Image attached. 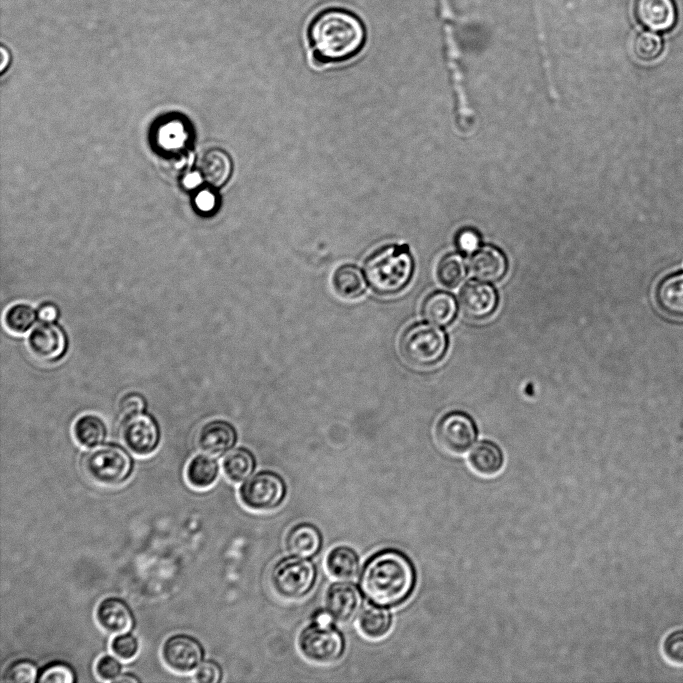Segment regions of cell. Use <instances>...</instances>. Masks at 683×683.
<instances>
[{
  "mask_svg": "<svg viewBox=\"0 0 683 683\" xmlns=\"http://www.w3.org/2000/svg\"><path fill=\"white\" fill-rule=\"evenodd\" d=\"M287 487L284 479L270 470L259 471L250 476L239 488L241 503L249 510L269 512L284 501Z\"/></svg>",
  "mask_w": 683,
  "mask_h": 683,
  "instance_id": "obj_8",
  "label": "cell"
},
{
  "mask_svg": "<svg viewBox=\"0 0 683 683\" xmlns=\"http://www.w3.org/2000/svg\"><path fill=\"white\" fill-rule=\"evenodd\" d=\"M359 557L349 546L338 545L332 548L325 558L328 574L338 580L354 579L359 572Z\"/></svg>",
  "mask_w": 683,
  "mask_h": 683,
  "instance_id": "obj_26",
  "label": "cell"
},
{
  "mask_svg": "<svg viewBox=\"0 0 683 683\" xmlns=\"http://www.w3.org/2000/svg\"><path fill=\"white\" fill-rule=\"evenodd\" d=\"M256 467L253 453L243 447L232 449L222 461V469L226 478L233 483L247 480Z\"/></svg>",
  "mask_w": 683,
  "mask_h": 683,
  "instance_id": "obj_29",
  "label": "cell"
},
{
  "mask_svg": "<svg viewBox=\"0 0 683 683\" xmlns=\"http://www.w3.org/2000/svg\"><path fill=\"white\" fill-rule=\"evenodd\" d=\"M114 682H118V683L141 682V678L132 672H122L121 675Z\"/></svg>",
  "mask_w": 683,
  "mask_h": 683,
  "instance_id": "obj_46",
  "label": "cell"
},
{
  "mask_svg": "<svg viewBox=\"0 0 683 683\" xmlns=\"http://www.w3.org/2000/svg\"><path fill=\"white\" fill-rule=\"evenodd\" d=\"M147 400L139 392L131 391L125 393L119 400V411L123 416L144 412L147 409Z\"/></svg>",
  "mask_w": 683,
  "mask_h": 683,
  "instance_id": "obj_39",
  "label": "cell"
},
{
  "mask_svg": "<svg viewBox=\"0 0 683 683\" xmlns=\"http://www.w3.org/2000/svg\"><path fill=\"white\" fill-rule=\"evenodd\" d=\"M362 592L350 582H335L325 594V611L332 620L347 623L354 619L363 604Z\"/></svg>",
  "mask_w": 683,
  "mask_h": 683,
  "instance_id": "obj_13",
  "label": "cell"
},
{
  "mask_svg": "<svg viewBox=\"0 0 683 683\" xmlns=\"http://www.w3.org/2000/svg\"><path fill=\"white\" fill-rule=\"evenodd\" d=\"M37 320L36 309L24 302L10 305L3 316L5 327L14 334H24L28 332Z\"/></svg>",
  "mask_w": 683,
  "mask_h": 683,
  "instance_id": "obj_30",
  "label": "cell"
},
{
  "mask_svg": "<svg viewBox=\"0 0 683 683\" xmlns=\"http://www.w3.org/2000/svg\"><path fill=\"white\" fill-rule=\"evenodd\" d=\"M441 3V17L444 21V31L446 34V43L448 47V57L450 61V65L453 68V70H457V58H458V52L456 48V44L454 41V36H453V28H452V12L451 8L449 5L448 0H440Z\"/></svg>",
  "mask_w": 683,
  "mask_h": 683,
  "instance_id": "obj_37",
  "label": "cell"
},
{
  "mask_svg": "<svg viewBox=\"0 0 683 683\" xmlns=\"http://www.w3.org/2000/svg\"><path fill=\"white\" fill-rule=\"evenodd\" d=\"M459 304L465 316L481 320L490 316L498 304L495 288L486 281L471 280L459 293Z\"/></svg>",
  "mask_w": 683,
  "mask_h": 683,
  "instance_id": "obj_14",
  "label": "cell"
},
{
  "mask_svg": "<svg viewBox=\"0 0 683 683\" xmlns=\"http://www.w3.org/2000/svg\"><path fill=\"white\" fill-rule=\"evenodd\" d=\"M414 273V260L406 244H387L364 261V275L370 289L379 296H393L404 290Z\"/></svg>",
  "mask_w": 683,
  "mask_h": 683,
  "instance_id": "obj_3",
  "label": "cell"
},
{
  "mask_svg": "<svg viewBox=\"0 0 683 683\" xmlns=\"http://www.w3.org/2000/svg\"><path fill=\"white\" fill-rule=\"evenodd\" d=\"M393 623L390 611L381 606L366 607L358 616L357 625L360 633L371 640L385 637L391 630Z\"/></svg>",
  "mask_w": 683,
  "mask_h": 683,
  "instance_id": "obj_28",
  "label": "cell"
},
{
  "mask_svg": "<svg viewBox=\"0 0 683 683\" xmlns=\"http://www.w3.org/2000/svg\"><path fill=\"white\" fill-rule=\"evenodd\" d=\"M38 673V666L33 660L19 658L11 661L5 667L1 681L3 683H35Z\"/></svg>",
  "mask_w": 683,
  "mask_h": 683,
  "instance_id": "obj_32",
  "label": "cell"
},
{
  "mask_svg": "<svg viewBox=\"0 0 683 683\" xmlns=\"http://www.w3.org/2000/svg\"><path fill=\"white\" fill-rule=\"evenodd\" d=\"M112 653L119 659L128 661L134 659L140 649L138 638L130 633L116 634L110 643Z\"/></svg>",
  "mask_w": 683,
  "mask_h": 683,
  "instance_id": "obj_35",
  "label": "cell"
},
{
  "mask_svg": "<svg viewBox=\"0 0 683 683\" xmlns=\"http://www.w3.org/2000/svg\"><path fill=\"white\" fill-rule=\"evenodd\" d=\"M197 207L204 212L214 209L216 205V196L209 190H202L195 198Z\"/></svg>",
  "mask_w": 683,
  "mask_h": 683,
  "instance_id": "obj_44",
  "label": "cell"
},
{
  "mask_svg": "<svg viewBox=\"0 0 683 683\" xmlns=\"http://www.w3.org/2000/svg\"><path fill=\"white\" fill-rule=\"evenodd\" d=\"M440 284L447 288L456 287L466 275V265L460 254L445 255L438 263L436 270Z\"/></svg>",
  "mask_w": 683,
  "mask_h": 683,
  "instance_id": "obj_31",
  "label": "cell"
},
{
  "mask_svg": "<svg viewBox=\"0 0 683 683\" xmlns=\"http://www.w3.org/2000/svg\"><path fill=\"white\" fill-rule=\"evenodd\" d=\"M469 269L476 278L482 281L496 282L507 272V259L500 249L492 245H484L472 255Z\"/></svg>",
  "mask_w": 683,
  "mask_h": 683,
  "instance_id": "obj_18",
  "label": "cell"
},
{
  "mask_svg": "<svg viewBox=\"0 0 683 683\" xmlns=\"http://www.w3.org/2000/svg\"><path fill=\"white\" fill-rule=\"evenodd\" d=\"M317 580V568L308 558L287 556L278 560L270 574L275 593L290 601L305 597Z\"/></svg>",
  "mask_w": 683,
  "mask_h": 683,
  "instance_id": "obj_7",
  "label": "cell"
},
{
  "mask_svg": "<svg viewBox=\"0 0 683 683\" xmlns=\"http://www.w3.org/2000/svg\"><path fill=\"white\" fill-rule=\"evenodd\" d=\"M331 620L326 611L318 613L314 621L300 632L298 648L306 660L327 665L338 661L344 654V637Z\"/></svg>",
  "mask_w": 683,
  "mask_h": 683,
  "instance_id": "obj_6",
  "label": "cell"
},
{
  "mask_svg": "<svg viewBox=\"0 0 683 683\" xmlns=\"http://www.w3.org/2000/svg\"><path fill=\"white\" fill-rule=\"evenodd\" d=\"M470 468L479 476L493 477L504 466V455L498 445L483 440L472 447L467 457Z\"/></svg>",
  "mask_w": 683,
  "mask_h": 683,
  "instance_id": "obj_20",
  "label": "cell"
},
{
  "mask_svg": "<svg viewBox=\"0 0 683 683\" xmlns=\"http://www.w3.org/2000/svg\"><path fill=\"white\" fill-rule=\"evenodd\" d=\"M219 464L209 454H197L187 463L185 478L194 489L205 490L214 485L219 476Z\"/></svg>",
  "mask_w": 683,
  "mask_h": 683,
  "instance_id": "obj_25",
  "label": "cell"
},
{
  "mask_svg": "<svg viewBox=\"0 0 683 683\" xmlns=\"http://www.w3.org/2000/svg\"><path fill=\"white\" fill-rule=\"evenodd\" d=\"M95 619L102 630L112 635L130 632L135 626L132 608L117 596L105 597L97 604Z\"/></svg>",
  "mask_w": 683,
  "mask_h": 683,
  "instance_id": "obj_16",
  "label": "cell"
},
{
  "mask_svg": "<svg viewBox=\"0 0 683 683\" xmlns=\"http://www.w3.org/2000/svg\"><path fill=\"white\" fill-rule=\"evenodd\" d=\"M285 545L291 555L311 558L321 549L322 535L315 525L302 522L294 525L288 531Z\"/></svg>",
  "mask_w": 683,
  "mask_h": 683,
  "instance_id": "obj_19",
  "label": "cell"
},
{
  "mask_svg": "<svg viewBox=\"0 0 683 683\" xmlns=\"http://www.w3.org/2000/svg\"><path fill=\"white\" fill-rule=\"evenodd\" d=\"M160 653L166 667L178 674L194 672L205 659V648L201 641L187 633L167 637Z\"/></svg>",
  "mask_w": 683,
  "mask_h": 683,
  "instance_id": "obj_10",
  "label": "cell"
},
{
  "mask_svg": "<svg viewBox=\"0 0 683 683\" xmlns=\"http://www.w3.org/2000/svg\"><path fill=\"white\" fill-rule=\"evenodd\" d=\"M222 678L223 670L214 660L203 661L193 672V680L199 683H219Z\"/></svg>",
  "mask_w": 683,
  "mask_h": 683,
  "instance_id": "obj_38",
  "label": "cell"
},
{
  "mask_svg": "<svg viewBox=\"0 0 683 683\" xmlns=\"http://www.w3.org/2000/svg\"><path fill=\"white\" fill-rule=\"evenodd\" d=\"M665 656L672 662L683 664V631L668 635L663 644Z\"/></svg>",
  "mask_w": 683,
  "mask_h": 683,
  "instance_id": "obj_40",
  "label": "cell"
},
{
  "mask_svg": "<svg viewBox=\"0 0 683 683\" xmlns=\"http://www.w3.org/2000/svg\"><path fill=\"white\" fill-rule=\"evenodd\" d=\"M313 60L318 64L341 63L364 47L366 30L353 12L339 7L319 11L307 28Z\"/></svg>",
  "mask_w": 683,
  "mask_h": 683,
  "instance_id": "obj_2",
  "label": "cell"
},
{
  "mask_svg": "<svg viewBox=\"0 0 683 683\" xmlns=\"http://www.w3.org/2000/svg\"><path fill=\"white\" fill-rule=\"evenodd\" d=\"M633 13L641 26L653 32L672 30L678 18L674 0H634Z\"/></svg>",
  "mask_w": 683,
  "mask_h": 683,
  "instance_id": "obj_15",
  "label": "cell"
},
{
  "mask_svg": "<svg viewBox=\"0 0 683 683\" xmlns=\"http://www.w3.org/2000/svg\"><path fill=\"white\" fill-rule=\"evenodd\" d=\"M27 346L32 355L46 363L62 360L69 349V337L58 322H40L29 333Z\"/></svg>",
  "mask_w": 683,
  "mask_h": 683,
  "instance_id": "obj_12",
  "label": "cell"
},
{
  "mask_svg": "<svg viewBox=\"0 0 683 683\" xmlns=\"http://www.w3.org/2000/svg\"><path fill=\"white\" fill-rule=\"evenodd\" d=\"M197 166L202 178L213 187L224 185L232 172L230 156L219 148H212L204 152Z\"/></svg>",
  "mask_w": 683,
  "mask_h": 683,
  "instance_id": "obj_21",
  "label": "cell"
},
{
  "mask_svg": "<svg viewBox=\"0 0 683 683\" xmlns=\"http://www.w3.org/2000/svg\"><path fill=\"white\" fill-rule=\"evenodd\" d=\"M1 63H0V71L4 72V70L7 68L10 62V53L5 47H1Z\"/></svg>",
  "mask_w": 683,
  "mask_h": 683,
  "instance_id": "obj_47",
  "label": "cell"
},
{
  "mask_svg": "<svg viewBox=\"0 0 683 683\" xmlns=\"http://www.w3.org/2000/svg\"><path fill=\"white\" fill-rule=\"evenodd\" d=\"M87 477L105 487H118L126 483L135 469L129 451L117 443H103L86 452L81 461Z\"/></svg>",
  "mask_w": 683,
  "mask_h": 683,
  "instance_id": "obj_4",
  "label": "cell"
},
{
  "mask_svg": "<svg viewBox=\"0 0 683 683\" xmlns=\"http://www.w3.org/2000/svg\"><path fill=\"white\" fill-rule=\"evenodd\" d=\"M36 311L40 322H57L61 315L59 306L52 301H43L38 305Z\"/></svg>",
  "mask_w": 683,
  "mask_h": 683,
  "instance_id": "obj_43",
  "label": "cell"
},
{
  "mask_svg": "<svg viewBox=\"0 0 683 683\" xmlns=\"http://www.w3.org/2000/svg\"><path fill=\"white\" fill-rule=\"evenodd\" d=\"M201 177L197 172L190 173L184 178L183 184L186 188H194L201 183Z\"/></svg>",
  "mask_w": 683,
  "mask_h": 683,
  "instance_id": "obj_45",
  "label": "cell"
},
{
  "mask_svg": "<svg viewBox=\"0 0 683 683\" xmlns=\"http://www.w3.org/2000/svg\"><path fill=\"white\" fill-rule=\"evenodd\" d=\"M421 313L432 324L438 326L449 325L457 314L456 299L448 292L434 291L425 297Z\"/></svg>",
  "mask_w": 683,
  "mask_h": 683,
  "instance_id": "obj_22",
  "label": "cell"
},
{
  "mask_svg": "<svg viewBox=\"0 0 683 683\" xmlns=\"http://www.w3.org/2000/svg\"><path fill=\"white\" fill-rule=\"evenodd\" d=\"M477 438V427L464 412L445 414L436 426V439L443 450L451 454L466 452Z\"/></svg>",
  "mask_w": 683,
  "mask_h": 683,
  "instance_id": "obj_11",
  "label": "cell"
},
{
  "mask_svg": "<svg viewBox=\"0 0 683 683\" xmlns=\"http://www.w3.org/2000/svg\"><path fill=\"white\" fill-rule=\"evenodd\" d=\"M120 660L110 654L100 656L94 667L97 677L103 681L114 682L122 673L123 665Z\"/></svg>",
  "mask_w": 683,
  "mask_h": 683,
  "instance_id": "obj_36",
  "label": "cell"
},
{
  "mask_svg": "<svg viewBox=\"0 0 683 683\" xmlns=\"http://www.w3.org/2000/svg\"><path fill=\"white\" fill-rule=\"evenodd\" d=\"M365 275L354 264L339 266L332 275L334 291L343 299L355 300L366 292Z\"/></svg>",
  "mask_w": 683,
  "mask_h": 683,
  "instance_id": "obj_24",
  "label": "cell"
},
{
  "mask_svg": "<svg viewBox=\"0 0 683 683\" xmlns=\"http://www.w3.org/2000/svg\"><path fill=\"white\" fill-rule=\"evenodd\" d=\"M119 433L127 449L141 457L154 453L161 441L160 425L146 411L124 416Z\"/></svg>",
  "mask_w": 683,
  "mask_h": 683,
  "instance_id": "obj_9",
  "label": "cell"
},
{
  "mask_svg": "<svg viewBox=\"0 0 683 683\" xmlns=\"http://www.w3.org/2000/svg\"><path fill=\"white\" fill-rule=\"evenodd\" d=\"M633 53L643 62L656 60L663 51L661 37L653 31H643L637 34L633 40Z\"/></svg>",
  "mask_w": 683,
  "mask_h": 683,
  "instance_id": "obj_33",
  "label": "cell"
},
{
  "mask_svg": "<svg viewBox=\"0 0 683 683\" xmlns=\"http://www.w3.org/2000/svg\"><path fill=\"white\" fill-rule=\"evenodd\" d=\"M160 142L164 146L175 147L184 142L185 133L180 123H168L159 132Z\"/></svg>",
  "mask_w": 683,
  "mask_h": 683,
  "instance_id": "obj_41",
  "label": "cell"
},
{
  "mask_svg": "<svg viewBox=\"0 0 683 683\" xmlns=\"http://www.w3.org/2000/svg\"><path fill=\"white\" fill-rule=\"evenodd\" d=\"M237 439V430L233 424L223 419H214L200 428L197 445L204 453L217 457L232 450Z\"/></svg>",
  "mask_w": 683,
  "mask_h": 683,
  "instance_id": "obj_17",
  "label": "cell"
},
{
  "mask_svg": "<svg viewBox=\"0 0 683 683\" xmlns=\"http://www.w3.org/2000/svg\"><path fill=\"white\" fill-rule=\"evenodd\" d=\"M448 349V337L435 324L416 322L401 334L399 350L405 361L415 367H430L438 363Z\"/></svg>",
  "mask_w": 683,
  "mask_h": 683,
  "instance_id": "obj_5",
  "label": "cell"
},
{
  "mask_svg": "<svg viewBox=\"0 0 683 683\" xmlns=\"http://www.w3.org/2000/svg\"><path fill=\"white\" fill-rule=\"evenodd\" d=\"M416 583L413 562L395 548H384L372 554L359 576L360 590L367 601L385 608L405 603L413 594Z\"/></svg>",
  "mask_w": 683,
  "mask_h": 683,
  "instance_id": "obj_1",
  "label": "cell"
},
{
  "mask_svg": "<svg viewBox=\"0 0 683 683\" xmlns=\"http://www.w3.org/2000/svg\"><path fill=\"white\" fill-rule=\"evenodd\" d=\"M659 308L674 318H683V272L665 277L656 290Z\"/></svg>",
  "mask_w": 683,
  "mask_h": 683,
  "instance_id": "obj_23",
  "label": "cell"
},
{
  "mask_svg": "<svg viewBox=\"0 0 683 683\" xmlns=\"http://www.w3.org/2000/svg\"><path fill=\"white\" fill-rule=\"evenodd\" d=\"M72 434L80 446L92 449L105 442L107 427L100 416L87 413L75 420L72 426Z\"/></svg>",
  "mask_w": 683,
  "mask_h": 683,
  "instance_id": "obj_27",
  "label": "cell"
},
{
  "mask_svg": "<svg viewBox=\"0 0 683 683\" xmlns=\"http://www.w3.org/2000/svg\"><path fill=\"white\" fill-rule=\"evenodd\" d=\"M480 243L479 234L473 229H464L457 236V245L465 253L475 252Z\"/></svg>",
  "mask_w": 683,
  "mask_h": 683,
  "instance_id": "obj_42",
  "label": "cell"
},
{
  "mask_svg": "<svg viewBox=\"0 0 683 683\" xmlns=\"http://www.w3.org/2000/svg\"><path fill=\"white\" fill-rule=\"evenodd\" d=\"M77 673L66 661L53 660L39 669L37 683H75Z\"/></svg>",
  "mask_w": 683,
  "mask_h": 683,
  "instance_id": "obj_34",
  "label": "cell"
}]
</instances>
